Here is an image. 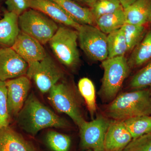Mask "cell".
Returning <instances> with one entry per match:
<instances>
[{
	"label": "cell",
	"mask_w": 151,
	"mask_h": 151,
	"mask_svg": "<svg viewBox=\"0 0 151 151\" xmlns=\"http://www.w3.org/2000/svg\"><path fill=\"white\" fill-rule=\"evenodd\" d=\"M17 122L22 129L32 136L46 128H65L68 126L66 120L41 103L33 94L27 97L17 116Z\"/></svg>",
	"instance_id": "6da1fadb"
},
{
	"label": "cell",
	"mask_w": 151,
	"mask_h": 151,
	"mask_svg": "<svg viewBox=\"0 0 151 151\" xmlns=\"http://www.w3.org/2000/svg\"><path fill=\"white\" fill-rule=\"evenodd\" d=\"M106 115L116 121L151 115V91L141 89L125 92L115 98L107 107Z\"/></svg>",
	"instance_id": "7a4b0ae2"
},
{
	"label": "cell",
	"mask_w": 151,
	"mask_h": 151,
	"mask_svg": "<svg viewBox=\"0 0 151 151\" xmlns=\"http://www.w3.org/2000/svg\"><path fill=\"white\" fill-rule=\"evenodd\" d=\"M104 70L100 96L105 101L114 99L129 75L130 68L124 56L107 58L102 61Z\"/></svg>",
	"instance_id": "3957f363"
},
{
	"label": "cell",
	"mask_w": 151,
	"mask_h": 151,
	"mask_svg": "<svg viewBox=\"0 0 151 151\" xmlns=\"http://www.w3.org/2000/svg\"><path fill=\"white\" fill-rule=\"evenodd\" d=\"M21 31L35 39L42 45L48 43L58 29L56 23L45 14L30 8L19 17Z\"/></svg>",
	"instance_id": "277c9868"
},
{
	"label": "cell",
	"mask_w": 151,
	"mask_h": 151,
	"mask_svg": "<svg viewBox=\"0 0 151 151\" xmlns=\"http://www.w3.org/2000/svg\"><path fill=\"white\" fill-rule=\"evenodd\" d=\"M78 39V31L64 26L58 27L48 42L57 59L67 67H75L79 62Z\"/></svg>",
	"instance_id": "5b68a950"
},
{
	"label": "cell",
	"mask_w": 151,
	"mask_h": 151,
	"mask_svg": "<svg viewBox=\"0 0 151 151\" xmlns=\"http://www.w3.org/2000/svg\"><path fill=\"white\" fill-rule=\"evenodd\" d=\"M78 31L80 47L89 58L102 62L108 58L106 34L91 25H81Z\"/></svg>",
	"instance_id": "8992f818"
},
{
	"label": "cell",
	"mask_w": 151,
	"mask_h": 151,
	"mask_svg": "<svg viewBox=\"0 0 151 151\" xmlns=\"http://www.w3.org/2000/svg\"><path fill=\"white\" fill-rule=\"evenodd\" d=\"M63 75L60 68L47 54L42 60L28 65L26 75L30 79H33L42 93L49 92Z\"/></svg>",
	"instance_id": "52a82bcc"
},
{
	"label": "cell",
	"mask_w": 151,
	"mask_h": 151,
	"mask_svg": "<svg viewBox=\"0 0 151 151\" xmlns=\"http://www.w3.org/2000/svg\"><path fill=\"white\" fill-rule=\"evenodd\" d=\"M49 92L48 99L55 109L71 118L78 127L85 121L78 101L70 87L64 83L57 84Z\"/></svg>",
	"instance_id": "ba28073f"
},
{
	"label": "cell",
	"mask_w": 151,
	"mask_h": 151,
	"mask_svg": "<svg viewBox=\"0 0 151 151\" xmlns=\"http://www.w3.org/2000/svg\"><path fill=\"white\" fill-rule=\"evenodd\" d=\"M111 122L102 115L91 122L84 121L78 127L81 147L93 151H104L105 135Z\"/></svg>",
	"instance_id": "9c48e42d"
},
{
	"label": "cell",
	"mask_w": 151,
	"mask_h": 151,
	"mask_svg": "<svg viewBox=\"0 0 151 151\" xmlns=\"http://www.w3.org/2000/svg\"><path fill=\"white\" fill-rule=\"evenodd\" d=\"M7 88L8 109L10 119L16 117L23 107L31 88L27 76L5 81Z\"/></svg>",
	"instance_id": "30bf717a"
},
{
	"label": "cell",
	"mask_w": 151,
	"mask_h": 151,
	"mask_svg": "<svg viewBox=\"0 0 151 151\" xmlns=\"http://www.w3.org/2000/svg\"><path fill=\"white\" fill-rule=\"evenodd\" d=\"M28 65L12 47L0 49V80L6 81L26 76Z\"/></svg>",
	"instance_id": "8fae6325"
},
{
	"label": "cell",
	"mask_w": 151,
	"mask_h": 151,
	"mask_svg": "<svg viewBox=\"0 0 151 151\" xmlns=\"http://www.w3.org/2000/svg\"><path fill=\"white\" fill-rule=\"evenodd\" d=\"M12 48L28 65L41 61L47 55L39 42L21 31Z\"/></svg>",
	"instance_id": "7c38bea8"
},
{
	"label": "cell",
	"mask_w": 151,
	"mask_h": 151,
	"mask_svg": "<svg viewBox=\"0 0 151 151\" xmlns=\"http://www.w3.org/2000/svg\"><path fill=\"white\" fill-rule=\"evenodd\" d=\"M132 139L124 121H112L105 135L104 151H124Z\"/></svg>",
	"instance_id": "4fadbf2b"
},
{
	"label": "cell",
	"mask_w": 151,
	"mask_h": 151,
	"mask_svg": "<svg viewBox=\"0 0 151 151\" xmlns=\"http://www.w3.org/2000/svg\"><path fill=\"white\" fill-rule=\"evenodd\" d=\"M30 8L40 11L56 23L78 31L81 25L73 20L63 9L51 0H30Z\"/></svg>",
	"instance_id": "5bb4252c"
},
{
	"label": "cell",
	"mask_w": 151,
	"mask_h": 151,
	"mask_svg": "<svg viewBox=\"0 0 151 151\" xmlns=\"http://www.w3.org/2000/svg\"><path fill=\"white\" fill-rule=\"evenodd\" d=\"M0 151H37L32 143L9 126L0 128Z\"/></svg>",
	"instance_id": "9a60e30c"
},
{
	"label": "cell",
	"mask_w": 151,
	"mask_h": 151,
	"mask_svg": "<svg viewBox=\"0 0 151 151\" xmlns=\"http://www.w3.org/2000/svg\"><path fill=\"white\" fill-rule=\"evenodd\" d=\"M124 12L126 23L144 26L150 20L151 0H137Z\"/></svg>",
	"instance_id": "2e32d148"
},
{
	"label": "cell",
	"mask_w": 151,
	"mask_h": 151,
	"mask_svg": "<svg viewBox=\"0 0 151 151\" xmlns=\"http://www.w3.org/2000/svg\"><path fill=\"white\" fill-rule=\"evenodd\" d=\"M18 19V16L7 11L0 19V45L4 47H12L19 35Z\"/></svg>",
	"instance_id": "e0dca14e"
},
{
	"label": "cell",
	"mask_w": 151,
	"mask_h": 151,
	"mask_svg": "<svg viewBox=\"0 0 151 151\" xmlns=\"http://www.w3.org/2000/svg\"><path fill=\"white\" fill-rule=\"evenodd\" d=\"M60 6L76 22L80 25H95V19L91 9L72 0H51Z\"/></svg>",
	"instance_id": "ac0fdd59"
},
{
	"label": "cell",
	"mask_w": 151,
	"mask_h": 151,
	"mask_svg": "<svg viewBox=\"0 0 151 151\" xmlns=\"http://www.w3.org/2000/svg\"><path fill=\"white\" fill-rule=\"evenodd\" d=\"M151 59V31H150L132 50L127 62L131 69L141 66Z\"/></svg>",
	"instance_id": "d6986e66"
},
{
	"label": "cell",
	"mask_w": 151,
	"mask_h": 151,
	"mask_svg": "<svg viewBox=\"0 0 151 151\" xmlns=\"http://www.w3.org/2000/svg\"><path fill=\"white\" fill-rule=\"evenodd\" d=\"M126 23L124 9L104 15L95 19L97 27L105 34L121 28Z\"/></svg>",
	"instance_id": "ffe728a7"
},
{
	"label": "cell",
	"mask_w": 151,
	"mask_h": 151,
	"mask_svg": "<svg viewBox=\"0 0 151 151\" xmlns=\"http://www.w3.org/2000/svg\"><path fill=\"white\" fill-rule=\"evenodd\" d=\"M108 58L124 56L128 52V47L122 27L107 35Z\"/></svg>",
	"instance_id": "44dd1931"
},
{
	"label": "cell",
	"mask_w": 151,
	"mask_h": 151,
	"mask_svg": "<svg viewBox=\"0 0 151 151\" xmlns=\"http://www.w3.org/2000/svg\"><path fill=\"white\" fill-rule=\"evenodd\" d=\"M123 121L133 139L151 133V116H136Z\"/></svg>",
	"instance_id": "7402d4cb"
},
{
	"label": "cell",
	"mask_w": 151,
	"mask_h": 151,
	"mask_svg": "<svg viewBox=\"0 0 151 151\" xmlns=\"http://www.w3.org/2000/svg\"><path fill=\"white\" fill-rule=\"evenodd\" d=\"M78 90L84 98L93 119L96 112V93L94 84L89 78L84 77L78 81Z\"/></svg>",
	"instance_id": "603a6c76"
},
{
	"label": "cell",
	"mask_w": 151,
	"mask_h": 151,
	"mask_svg": "<svg viewBox=\"0 0 151 151\" xmlns=\"http://www.w3.org/2000/svg\"><path fill=\"white\" fill-rule=\"evenodd\" d=\"M45 142L52 151H68L71 141L68 135L51 131L46 134Z\"/></svg>",
	"instance_id": "cb8c5ba5"
},
{
	"label": "cell",
	"mask_w": 151,
	"mask_h": 151,
	"mask_svg": "<svg viewBox=\"0 0 151 151\" xmlns=\"http://www.w3.org/2000/svg\"><path fill=\"white\" fill-rule=\"evenodd\" d=\"M128 47V52L132 51L145 36V26L125 23L122 27Z\"/></svg>",
	"instance_id": "d4e9b609"
},
{
	"label": "cell",
	"mask_w": 151,
	"mask_h": 151,
	"mask_svg": "<svg viewBox=\"0 0 151 151\" xmlns=\"http://www.w3.org/2000/svg\"><path fill=\"white\" fill-rule=\"evenodd\" d=\"M123 8L119 0H97L90 9L95 19ZM124 9V8H123Z\"/></svg>",
	"instance_id": "484cf974"
},
{
	"label": "cell",
	"mask_w": 151,
	"mask_h": 151,
	"mask_svg": "<svg viewBox=\"0 0 151 151\" xmlns=\"http://www.w3.org/2000/svg\"><path fill=\"white\" fill-rule=\"evenodd\" d=\"M129 84L132 89H140L148 86L151 89V62L133 76Z\"/></svg>",
	"instance_id": "4316f807"
},
{
	"label": "cell",
	"mask_w": 151,
	"mask_h": 151,
	"mask_svg": "<svg viewBox=\"0 0 151 151\" xmlns=\"http://www.w3.org/2000/svg\"><path fill=\"white\" fill-rule=\"evenodd\" d=\"M10 121L8 109L7 88L5 81L0 80V128L9 126Z\"/></svg>",
	"instance_id": "83f0119b"
},
{
	"label": "cell",
	"mask_w": 151,
	"mask_h": 151,
	"mask_svg": "<svg viewBox=\"0 0 151 151\" xmlns=\"http://www.w3.org/2000/svg\"><path fill=\"white\" fill-rule=\"evenodd\" d=\"M124 151H151V133L133 139Z\"/></svg>",
	"instance_id": "f1b7e54d"
},
{
	"label": "cell",
	"mask_w": 151,
	"mask_h": 151,
	"mask_svg": "<svg viewBox=\"0 0 151 151\" xmlns=\"http://www.w3.org/2000/svg\"><path fill=\"white\" fill-rule=\"evenodd\" d=\"M7 11L19 16L30 9V0H6Z\"/></svg>",
	"instance_id": "f546056e"
},
{
	"label": "cell",
	"mask_w": 151,
	"mask_h": 151,
	"mask_svg": "<svg viewBox=\"0 0 151 151\" xmlns=\"http://www.w3.org/2000/svg\"><path fill=\"white\" fill-rule=\"evenodd\" d=\"M72 1L81 5V6L91 9L96 2L97 0H72Z\"/></svg>",
	"instance_id": "4dcf8cb0"
},
{
	"label": "cell",
	"mask_w": 151,
	"mask_h": 151,
	"mask_svg": "<svg viewBox=\"0 0 151 151\" xmlns=\"http://www.w3.org/2000/svg\"><path fill=\"white\" fill-rule=\"evenodd\" d=\"M124 9L127 8L137 0H119Z\"/></svg>",
	"instance_id": "1f68e13d"
},
{
	"label": "cell",
	"mask_w": 151,
	"mask_h": 151,
	"mask_svg": "<svg viewBox=\"0 0 151 151\" xmlns=\"http://www.w3.org/2000/svg\"><path fill=\"white\" fill-rule=\"evenodd\" d=\"M86 151H92V150H86Z\"/></svg>",
	"instance_id": "d6a6232c"
},
{
	"label": "cell",
	"mask_w": 151,
	"mask_h": 151,
	"mask_svg": "<svg viewBox=\"0 0 151 151\" xmlns=\"http://www.w3.org/2000/svg\"><path fill=\"white\" fill-rule=\"evenodd\" d=\"M150 22H151V16H150Z\"/></svg>",
	"instance_id": "836d02e7"
},
{
	"label": "cell",
	"mask_w": 151,
	"mask_h": 151,
	"mask_svg": "<svg viewBox=\"0 0 151 151\" xmlns=\"http://www.w3.org/2000/svg\"><path fill=\"white\" fill-rule=\"evenodd\" d=\"M0 1H4V0H0Z\"/></svg>",
	"instance_id": "e575fe53"
},
{
	"label": "cell",
	"mask_w": 151,
	"mask_h": 151,
	"mask_svg": "<svg viewBox=\"0 0 151 151\" xmlns=\"http://www.w3.org/2000/svg\"><path fill=\"white\" fill-rule=\"evenodd\" d=\"M1 47H0V49H1Z\"/></svg>",
	"instance_id": "d590c367"
}]
</instances>
